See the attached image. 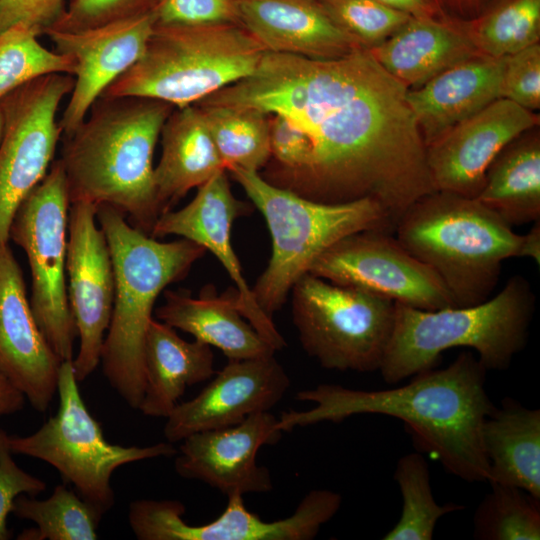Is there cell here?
I'll list each match as a JSON object with an SVG mask.
<instances>
[{"label":"cell","instance_id":"1","mask_svg":"<svg viewBox=\"0 0 540 540\" xmlns=\"http://www.w3.org/2000/svg\"><path fill=\"white\" fill-rule=\"evenodd\" d=\"M407 91L366 48L334 59L267 51L252 75L199 103L288 117L313 147L290 191L323 203L374 199L395 228L436 191Z\"/></svg>","mask_w":540,"mask_h":540},{"label":"cell","instance_id":"2","mask_svg":"<svg viewBox=\"0 0 540 540\" xmlns=\"http://www.w3.org/2000/svg\"><path fill=\"white\" fill-rule=\"evenodd\" d=\"M486 372L471 352H462L446 368L419 372L408 384L392 389L367 391L320 384L296 395L315 406L282 412L278 427L290 432L361 414L394 417L403 421L416 443L447 472L468 482H487L481 428L495 406L485 389Z\"/></svg>","mask_w":540,"mask_h":540},{"label":"cell","instance_id":"3","mask_svg":"<svg viewBox=\"0 0 540 540\" xmlns=\"http://www.w3.org/2000/svg\"><path fill=\"white\" fill-rule=\"evenodd\" d=\"M173 109L151 98H98L80 125L62 136L59 160L70 204L110 206L150 236L162 214L153 156Z\"/></svg>","mask_w":540,"mask_h":540},{"label":"cell","instance_id":"4","mask_svg":"<svg viewBox=\"0 0 540 540\" xmlns=\"http://www.w3.org/2000/svg\"><path fill=\"white\" fill-rule=\"evenodd\" d=\"M110 249L115 296L101 364L110 386L132 409L144 395V341L158 296L182 280L205 248L188 239L161 242L133 227L116 209L97 207Z\"/></svg>","mask_w":540,"mask_h":540},{"label":"cell","instance_id":"5","mask_svg":"<svg viewBox=\"0 0 540 540\" xmlns=\"http://www.w3.org/2000/svg\"><path fill=\"white\" fill-rule=\"evenodd\" d=\"M535 310L529 281L510 277L484 302L423 310L395 302L392 334L380 366L383 380L396 384L432 369L450 348L475 350L486 370L507 369L526 345Z\"/></svg>","mask_w":540,"mask_h":540},{"label":"cell","instance_id":"6","mask_svg":"<svg viewBox=\"0 0 540 540\" xmlns=\"http://www.w3.org/2000/svg\"><path fill=\"white\" fill-rule=\"evenodd\" d=\"M476 198L434 191L395 225V238L442 281L454 307L487 300L504 260L518 257L522 235Z\"/></svg>","mask_w":540,"mask_h":540},{"label":"cell","instance_id":"7","mask_svg":"<svg viewBox=\"0 0 540 540\" xmlns=\"http://www.w3.org/2000/svg\"><path fill=\"white\" fill-rule=\"evenodd\" d=\"M228 171L264 217L271 236L268 265L251 288L270 318L314 261L338 240L364 230H394L387 212L374 199L323 203L275 186L257 171L237 167Z\"/></svg>","mask_w":540,"mask_h":540},{"label":"cell","instance_id":"8","mask_svg":"<svg viewBox=\"0 0 540 540\" xmlns=\"http://www.w3.org/2000/svg\"><path fill=\"white\" fill-rule=\"evenodd\" d=\"M267 50L241 24H155L141 58L101 96L197 104L252 75Z\"/></svg>","mask_w":540,"mask_h":540},{"label":"cell","instance_id":"9","mask_svg":"<svg viewBox=\"0 0 540 540\" xmlns=\"http://www.w3.org/2000/svg\"><path fill=\"white\" fill-rule=\"evenodd\" d=\"M57 392L56 414L31 435L9 436L10 450L53 466L100 517L115 504L111 477L117 468L177 454V449L168 441L145 447L108 442L82 399L72 360L61 363Z\"/></svg>","mask_w":540,"mask_h":540},{"label":"cell","instance_id":"10","mask_svg":"<svg viewBox=\"0 0 540 540\" xmlns=\"http://www.w3.org/2000/svg\"><path fill=\"white\" fill-rule=\"evenodd\" d=\"M293 323L304 351L323 368L380 369L395 302L307 273L291 289Z\"/></svg>","mask_w":540,"mask_h":540},{"label":"cell","instance_id":"11","mask_svg":"<svg viewBox=\"0 0 540 540\" xmlns=\"http://www.w3.org/2000/svg\"><path fill=\"white\" fill-rule=\"evenodd\" d=\"M69 208L65 173L57 159L22 201L9 229V239L21 247L28 258L34 318L62 361L73 360L74 341L78 336L66 281Z\"/></svg>","mask_w":540,"mask_h":540},{"label":"cell","instance_id":"12","mask_svg":"<svg viewBox=\"0 0 540 540\" xmlns=\"http://www.w3.org/2000/svg\"><path fill=\"white\" fill-rule=\"evenodd\" d=\"M74 77L53 73L33 79L0 100V250L8 245L14 215L47 174L62 137L58 111Z\"/></svg>","mask_w":540,"mask_h":540},{"label":"cell","instance_id":"13","mask_svg":"<svg viewBox=\"0 0 540 540\" xmlns=\"http://www.w3.org/2000/svg\"><path fill=\"white\" fill-rule=\"evenodd\" d=\"M308 273L423 310L454 307L439 277L382 229L343 237L314 261Z\"/></svg>","mask_w":540,"mask_h":540},{"label":"cell","instance_id":"14","mask_svg":"<svg viewBox=\"0 0 540 540\" xmlns=\"http://www.w3.org/2000/svg\"><path fill=\"white\" fill-rule=\"evenodd\" d=\"M342 497L314 489L287 518L265 521L246 509L243 496H228L225 510L215 520L193 526L183 519L185 507L177 500L139 499L129 505L128 521L139 540H312L338 512Z\"/></svg>","mask_w":540,"mask_h":540},{"label":"cell","instance_id":"15","mask_svg":"<svg viewBox=\"0 0 540 540\" xmlns=\"http://www.w3.org/2000/svg\"><path fill=\"white\" fill-rule=\"evenodd\" d=\"M97 207L88 202L70 204L66 252L67 294L80 339L73 358L78 382L98 367L110 325L115 276L106 236L97 225Z\"/></svg>","mask_w":540,"mask_h":540},{"label":"cell","instance_id":"16","mask_svg":"<svg viewBox=\"0 0 540 540\" xmlns=\"http://www.w3.org/2000/svg\"><path fill=\"white\" fill-rule=\"evenodd\" d=\"M197 189L196 195L186 206L163 213L150 236L159 239L174 235L210 251L235 284V303L239 312L275 351L283 349L286 342L272 318L258 305L231 243L233 223L240 216L250 213V204L236 199L226 170L217 173Z\"/></svg>","mask_w":540,"mask_h":540},{"label":"cell","instance_id":"17","mask_svg":"<svg viewBox=\"0 0 540 540\" xmlns=\"http://www.w3.org/2000/svg\"><path fill=\"white\" fill-rule=\"evenodd\" d=\"M538 123L533 111L505 98L460 122L426 148L434 189L476 198L497 155Z\"/></svg>","mask_w":540,"mask_h":540},{"label":"cell","instance_id":"18","mask_svg":"<svg viewBox=\"0 0 540 540\" xmlns=\"http://www.w3.org/2000/svg\"><path fill=\"white\" fill-rule=\"evenodd\" d=\"M155 24L152 11L90 29L45 32L54 50L75 63L74 86L59 119L62 136L78 127L105 90L141 58Z\"/></svg>","mask_w":540,"mask_h":540},{"label":"cell","instance_id":"19","mask_svg":"<svg viewBox=\"0 0 540 540\" xmlns=\"http://www.w3.org/2000/svg\"><path fill=\"white\" fill-rule=\"evenodd\" d=\"M289 386L274 355L228 360L197 396L176 405L163 435L173 444L197 432L238 425L252 414L270 411Z\"/></svg>","mask_w":540,"mask_h":540},{"label":"cell","instance_id":"20","mask_svg":"<svg viewBox=\"0 0 540 540\" xmlns=\"http://www.w3.org/2000/svg\"><path fill=\"white\" fill-rule=\"evenodd\" d=\"M278 418L269 411L248 416L238 425L194 433L181 442L174 468L185 479L198 480L224 493L272 490L270 471L256 461L259 449L282 437Z\"/></svg>","mask_w":540,"mask_h":540},{"label":"cell","instance_id":"21","mask_svg":"<svg viewBox=\"0 0 540 540\" xmlns=\"http://www.w3.org/2000/svg\"><path fill=\"white\" fill-rule=\"evenodd\" d=\"M62 360L42 334L11 248L0 250V369L32 407L45 412L55 394Z\"/></svg>","mask_w":540,"mask_h":540},{"label":"cell","instance_id":"22","mask_svg":"<svg viewBox=\"0 0 540 540\" xmlns=\"http://www.w3.org/2000/svg\"><path fill=\"white\" fill-rule=\"evenodd\" d=\"M239 23L268 52L334 59L363 48L320 0H237Z\"/></svg>","mask_w":540,"mask_h":540},{"label":"cell","instance_id":"23","mask_svg":"<svg viewBox=\"0 0 540 540\" xmlns=\"http://www.w3.org/2000/svg\"><path fill=\"white\" fill-rule=\"evenodd\" d=\"M506 57L480 54L445 70L419 88L408 89L407 102L426 148L501 98Z\"/></svg>","mask_w":540,"mask_h":540},{"label":"cell","instance_id":"24","mask_svg":"<svg viewBox=\"0 0 540 540\" xmlns=\"http://www.w3.org/2000/svg\"><path fill=\"white\" fill-rule=\"evenodd\" d=\"M157 320L191 334L195 340L219 349L228 360L274 355L275 349L239 312L235 289L218 294L205 285L198 297L185 289L164 290Z\"/></svg>","mask_w":540,"mask_h":540},{"label":"cell","instance_id":"25","mask_svg":"<svg viewBox=\"0 0 540 540\" xmlns=\"http://www.w3.org/2000/svg\"><path fill=\"white\" fill-rule=\"evenodd\" d=\"M368 50L388 74L409 90L481 54L462 24L414 17Z\"/></svg>","mask_w":540,"mask_h":540},{"label":"cell","instance_id":"26","mask_svg":"<svg viewBox=\"0 0 540 540\" xmlns=\"http://www.w3.org/2000/svg\"><path fill=\"white\" fill-rule=\"evenodd\" d=\"M159 140L161 155L154 167V182L163 214L191 189L226 169L196 104L174 108Z\"/></svg>","mask_w":540,"mask_h":540},{"label":"cell","instance_id":"27","mask_svg":"<svg viewBox=\"0 0 540 540\" xmlns=\"http://www.w3.org/2000/svg\"><path fill=\"white\" fill-rule=\"evenodd\" d=\"M144 371L139 410L148 417L167 418L187 387L215 374L212 347L186 341L175 328L153 318L144 341Z\"/></svg>","mask_w":540,"mask_h":540},{"label":"cell","instance_id":"28","mask_svg":"<svg viewBox=\"0 0 540 540\" xmlns=\"http://www.w3.org/2000/svg\"><path fill=\"white\" fill-rule=\"evenodd\" d=\"M481 440L487 482L518 487L540 499V410L503 399L484 420Z\"/></svg>","mask_w":540,"mask_h":540},{"label":"cell","instance_id":"29","mask_svg":"<svg viewBox=\"0 0 540 540\" xmlns=\"http://www.w3.org/2000/svg\"><path fill=\"white\" fill-rule=\"evenodd\" d=\"M529 131L497 155L476 197L511 227L540 219V139Z\"/></svg>","mask_w":540,"mask_h":540},{"label":"cell","instance_id":"30","mask_svg":"<svg viewBox=\"0 0 540 540\" xmlns=\"http://www.w3.org/2000/svg\"><path fill=\"white\" fill-rule=\"evenodd\" d=\"M206 126L226 171L264 168L270 159L268 114L251 107L202 104Z\"/></svg>","mask_w":540,"mask_h":540},{"label":"cell","instance_id":"31","mask_svg":"<svg viewBox=\"0 0 540 540\" xmlns=\"http://www.w3.org/2000/svg\"><path fill=\"white\" fill-rule=\"evenodd\" d=\"M12 512L37 525L23 531L18 537L22 540H95L102 518L65 484L57 485L44 500L20 494Z\"/></svg>","mask_w":540,"mask_h":540},{"label":"cell","instance_id":"32","mask_svg":"<svg viewBox=\"0 0 540 540\" xmlns=\"http://www.w3.org/2000/svg\"><path fill=\"white\" fill-rule=\"evenodd\" d=\"M394 479L403 507L398 522L383 536L384 540H431L442 516L465 508L457 503L439 505L435 501L428 464L418 453L406 454L398 460Z\"/></svg>","mask_w":540,"mask_h":540},{"label":"cell","instance_id":"33","mask_svg":"<svg viewBox=\"0 0 540 540\" xmlns=\"http://www.w3.org/2000/svg\"><path fill=\"white\" fill-rule=\"evenodd\" d=\"M483 55L510 56L540 39V0H504L478 21L461 23Z\"/></svg>","mask_w":540,"mask_h":540},{"label":"cell","instance_id":"34","mask_svg":"<svg viewBox=\"0 0 540 540\" xmlns=\"http://www.w3.org/2000/svg\"><path fill=\"white\" fill-rule=\"evenodd\" d=\"M478 505L473 535L478 540H539L540 499L509 485L490 484Z\"/></svg>","mask_w":540,"mask_h":540},{"label":"cell","instance_id":"35","mask_svg":"<svg viewBox=\"0 0 540 540\" xmlns=\"http://www.w3.org/2000/svg\"><path fill=\"white\" fill-rule=\"evenodd\" d=\"M39 34L24 26H13L0 34V100L40 76L74 74V60L41 44Z\"/></svg>","mask_w":540,"mask_h":540},{"label":"cell","instance_id":"36","mask_svg":"<svg viewBox=\"0 0 540 540\" xmlns=\"http://www.w3.org/2000/svg\"><path fill=\"white\" fill-rule=\"evenodd\" d=\"M333 20L366 49L397 31L412 17L375 0H321Z\"/></svg>","mask_w":540,"mask_h":540},{"label":"cell","instance_id":"37","mask_svg":"<svg viewBox=\"0 0 540 540\" xmlns=\"http://www.w3.org/2000/svg\"><path fill=\"white\" fill-rule=\"evenodd\" d=\"M157 1L70 0L52 29L78 31L127 20L154 11Z\"/></svg>","mask_w":540,"mask_h":540},{"label":"cell","instance_id":"38","mask_svg":"<svg viewBox=\"0 0 540 540\" xmlns=\"http://www.w3.org/2000/svg\"><path fill=\"white\" fill-rule=\"evenodd\" d=\"M501 98L530 111L540 108L539 43L506 57L501 80Z\"/></svg>","mask_w":540,"mask_h":540},{"label":"cell","instance_id":"39","mask_svg":"<svg viewBox=\"0 0 540 540\" xmlns=\"http://www.w3.org/2000/svg\"><path fill=\"white\" fill-rule=\"evenodd\" d=\"M154 13L164 25L240 24L237 0H158Z\"/></svg>","mask_w":540,"mask_h":540},{"label":"cell","instance_id":"40","mask_svg":"<svg viewBox=\"0 0 540 540\" xmlns=\"http://www.w3.org/2000/svg\"><path fill=\"white\" fill-rule=\"evenodd\" d=\"M9 435L0 430V540L9 539L6 519L14 500L20 494L36 496L45 491L46 483L17 466L8 443Z\"/></svg>","mask_w":540,"mask_h":540},{"label":"cell","instance_id":"41","mask_svg":"<svg viewBox=\"0 0 540 540\" xmlns=\"http://www.w3.org/2000/svg\"><path fill=\"white\" fill-rule=\"evenodd\" d=\"M67 0H0V34L24 25L40 36L52 28L63 14Z\"/></svg>","mask_w":540,"mask_h":540},{"label":"cell","instance_id":"42","mask_svg":"<svg viewBox=\"0 0 540 540\" xmlns=\"http://www.w3.org/2000/svg\"><path fill=\"white\" fill-rule=\"evenodd\" d=\"M24 402V394L0 369V416L9 415L21 410Z\"/></svg>","mask_w":540,"mask_h":540},{"label":"cell","instance_id":"43","mask_svg":"<svg viewBox=\"0 0 540 540\" xmlns=\"http://www.w3.org/2000/svg\"><path fill=\"white\" fill-rule=\"evenodd\" d=\"M384 6L404 12L414 18H433L437 7L431 0H375Z\"/></svg>","mask_w":540,"mask_h":540},{"label":"cell","instance_id":"44","mask_svg":"<svg viewBox=\"0 0 540 540\" xmlns=\"http://www.w3.org/2000/svg\"><path fill=\"white\" fill-rule=\"evenodd\" d=\"M518 257H527L540 264V219L533 222L528 233L522 235Z\"/></svg>","mask_w":540,"mask_h":540},{"label":"cell","instance_id":"45","mask_svg":"<svg viewBox=\"0 0 540 540\" xmlns=\"http://www.w3.org/2000/svg\"><path fill=\"white\" fill-rule=\"evenodd\" d=\"M435 6L440 4L446 8H449L456 14L460 15H472L476 14L477 9H480V6L485 0H431Z\"/></svg>","mask_w":540,"mask_h":540},{"label":"cell","instance_id":"46","mask_svg":"<svg viewBox=\"0 0 540 540\" xmlns=\"http://www.w3.org/2000/svg\"><path fill=\"white\" fill-rule=\"evenodd\" d=\"M2 133H3V116H2V112L0 110V142H1V138H2Z\"/></svg>","mask_w":540,"mask_h":540},{"label":"cell","instance_id":"47","mask_svg":"<svg viewBox=\"0 0 540 540\" xmlns=\"http://www.w3.org/2000/svg\"><path fill=\"white\" fill-rule=\"evenodd\" d=\"M321 1V0H320Z\"/></svg>","mask_w":540,"mask_h":540}]
</instances>
